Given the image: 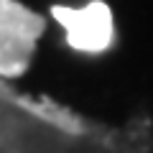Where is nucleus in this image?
Returning <instances> with one entry per match:
<instances>
[{
  "label": "nucleus",
  "instance_id": "f257e3e1",
  "mask_svg": "<svg viewBox=\"0 0 153 153\" xmlns=\"http://www.w3.org/2000/svg\"><path fill=\"white\" fill-rule=\"evenodd\" d=\"M0 153H140V148L0 84Z\"/></svg>",
  "mask_w": 153,
  "mask_h": 153
}]
</instances>
